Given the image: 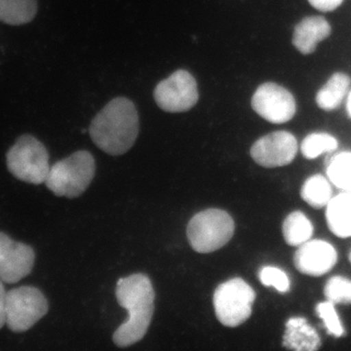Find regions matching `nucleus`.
<instances>
[{
  "label": "nucleus",
  "mask_w": 351,
  "mask_h": 351,
  "mask_svg": "<svg viewBox=\"0 0 351 351\" xmlns=\"http://www.w3.org/2000/svg\"><path fill=\"white\" fill-rule=\"evenodd\" d=\"M115 295L120 306L128 311L129 317L113 334V343L119 348H128L147 334L154 316L156 293L151 279L137 274L120 278Z\"/></svg>",
  "instance_id": "nucleus-1"
},
{
  "label": "nucleus",
  "mask_w": 351,
  "mask_h": 351,
  "mask_svg": "<svg viewBox=\"0 0 351 351\" xmlns=\"http://www.w3.org/2000/svg\"><path fill=\"white\" fill-rule=\"evenodd\" d=\"M140 130L137 108L126 98H115L101 110L90 125L94 144L110 156H122L135 144Z\"/></svg>",
  "instance_id": "nucleus-2"
},
{
  "label": "nucleus",
  "mask_w": 351,
  "mask_h": 351,
  "mask_svg": "<svg viewBox=\"0 0 351 351\" xmlns=\"http://www.w3.org/2000/svg\"><path fill=\"white\" fill-rule=\"evenodd\" d=\"M96 164L89 152L80 151L50 167L45 184L59 197H80L95 177Z\"/></svg>",
  "instance_id": "nucleus-3"
},
{
  "label": "nucleus",
  "mask_w": 351,
  "mask_h": 351,
  "mask_svg": "<svg viewBox=\"0 0 351 351\" xmlns=\"http://www.w3.org/2000/svg\"><path fill=\"white\" fill-rule=\"evenodd\" d=\"M234 230V221L228 212L221 209H207L193 217L186 233L193 250L208 254L228 244L232 239Z\"/></svg>",
  "instance_id": "nucleus-4"
},
{
  "label": "nucleus",
  "mask_w": 351,
  "mask_h": 351,
  "mask_svg": "<svg viewBox=\"0 0 351 351\" xmlns=\"http://www.w3.org/2000/svg\"><path fill=\"white\" fill-rule=\"evenodd\" d=\"M9 172L27 184L45 182L49 173V154L43 143L31 135L21 136L6 156Z\"/></svg>",
  "instance_id": "nucleus-5"
},
{
  "label": "nucleus",
  "mask_w": 351,
  "mask_h": 351,
  "mask_svg": "<svg viewBox=\"0 0 351 351\" xmlns=\"http://www.w3.org/2000/svg\"><path fill=\"white\" fill-rule=\"evenodd\" d=\"M255 300L256 292L246 281L230 279L215 291V313L223 326L239 327L251 317Z\"/></svg>",
  "instance_id": "nucleus-6"
},
{
  "label": "nucleus",
  "mask_w": 351,
  "mask_h": 351,
  "mask_svg": "<svg viewBox=\"0 0 351 351\" xmlns=\"http://www.w3.org/2000/svg\"><path fill=\"white\" fill-rule=\"evenodd\" d=\"M48 301L39 289L22 286L6 295V325L14 332L34 327L48 313Z\"/></svg>",
  "instance_id": "nucleus-7"
},
{
  "label": "nucleus",
  "mask_w": 351,
  "mask_h": 351,
  "mask_svg": "<svg viewBox=\"0 0 351 351\" xmlns=\"http://www.w3.org/2000/svg\"><path fill=\"white\" fill-rule=\"evenodd\" d=\"M157 106L164 112H188L197 104V83L191 73L178 69L156 85L154 92Z\"/></svg>",
  "instance_id": "nucleus-8"
},
{
  "label": "nucleus",
  "mask_w": 351,
  "mask_h": 351,
  "mask_svg": "<svg viewBox=\"0 0 351 351\" xmlns=\"http://www.w3.org/2000/svg\"><path fill=\"white\" fill-rule=\"evenodd\" d=\"M251 105L262 119L274 124L290 121L297 112L292 93L274 82H265L258 86L252 97Z\"/></svg>",
  "instance_id": "nucleus-9"
},
{
  "label": "nucleus",
  "mask_w": 351,
  "mask_h": 351,
  "mask_svg": "<svg viewBox=\"0 0 351 351\" xmlns=\"http://www.w3.org/2000/svg\"><path fill=\"white\" fill-rule=\"evenodd\" d=\"M298 149L297 138L292 133L276 131L258 138L252 145L250 154L258 165L271 169L292 163Z\"/></svg>",
  "instance_id": "nucleus-10"
},
{
  "label": "nucleus",
  "mask_w": 351,
  "mask_h": 351,
  "mask_svg": "<svg viewBox=\"0 0 351 351\" xmlns=\"http://www.w3.org/2000/svg\"><path fill=\"white\" fill-rule=\"evenodd\" d=\"M34 262L36 253L31 246L0 232V279L4 283L19 282L31 274Z\"/></svg>",
  "instance_id": "nucleus-11"
},
{
  "label": "nucleus",
  "mask_w": 351,
  "mask_h": 351,
  "mask_svg": "<svg viewBox=\"0 0 351 351\" xmlns=\"http://www.w3.org/2000/svg\"><path fill=\"white\" fill-rule=\"evenodd\" d=\"M338 263V252L322 239H311L298 247L294 255L295 269L307 276L329 274Z\"/></svg>",
  "instance_id": "nucleus-12"
},
{
  "label": "nucleus",
  "mask_w": 351,
  "mask_h": 351,
  "mask_svg": "<svg viewBox=\"0 0 351 351\" xmlns=\"http://www.w3.org/2000/svg\"><path fill=\"white\" fill-rule=\"evenodd\" d=\"M332 27L321 16H308L295 27L292 43L302 55L313 54L318 43L329 38Z\"/></svg>",
  "instance_id": "nucleus-13"
},
{
  "label": "nucleus",
  "mask_w": 351,
  "mask_h": 351,
  "mask_svg": "<svg viewBox=\"0 0 351 351\" xmlns=\"http://www.w3.org/2000/svg\"><path fill=\"white\" fill-rule=\"evenodd\" d=\"M282 346L290 350L316 351L320 350L321 338L306 318L295 316L286 322Z\"/></svg>",
  "instance_id": "nucleus-14"
},
{
  "label": "nucleus",
  "mask_w": 351,
  "mask_h": 351,
  "mask_svg": "<svg viewBox=\"0 0 351 351\" xmlns=\"http://www.w3.org/2000/svg\"><path fill=\"white\" fill-rule=\"evenodd\" d=\"M325 208L330 232L339 239L351 237V193L343 191L334 196Z\"/></svg>",
  "instance_id": "nucleus-15"
},
{
  "label": "nucleus",
  "mask_w": 351,
  "mask_h": 351,
  "mask_svg": "<svg viewBox=\"0 0 351 351\" xmlns=\"http://www.w3.org/2000/svg\"><path fill=\"white\" fill-rule=\"evenodd\" d=\"M350 83V77L346 73H334L316 95L318 107L326 112L338 108L348 94Z\"/></svg>",
  "instance_id": "nucleus-16"
},
{
  "label": "nucleus",
  "mask_w": 351,
  "mask_h": 351,
  "mask_svg": "<svg viewBox=\"0 0 351 351\" xmlns=\"http://www.w3.org/2000/svg\"><path fill=\"white\" fill-rule=\"evenodd\" d=\"M314 228L311 219L301 211L288 215L282 223L283 239L289 246L299 247L313 239Z\"/></svg>",
  "instance_id": "nucleus-17"
},
{
  "label": "nucleus",
  "mask_w": 351,
  "mask_h": 351,
  "mask_svg": "<svg viewBox=\"0 0 351 351\" xmlns=\"http://www.w3.org/2000/svg\"><path fill=\"white\" fill-rule=\"evenodd\" d=\"M301 197L307 205L314 209L326 207L332 198L331 182L323 175L311 176L302 184Z\"/></svg>",
  "instance_id": "nucleus-18"
},
{
  "label": "nucleus",
  "mask_w": 351,
  "mask_h": 351,
  "mask_svg": "<svg viewBox=\"0 0 351 351\" xmlns=\"http://www.w3.org/2000/svg\"><path fill=\"white\" fill-rule=\"evenodd\" d=\"M38 12L36 0H0V22L21 25L32 22Z\"/></svg>",
  "instance_id": "nucleus-19"
},
{
  "label": "nucleus",
  "mask_w": 351,
  "mask_h": 351,
  "mask_svg": "<svg viewBox=\"0 0 351 351\" xmlns=\"http://www.w3.org/2000/svg\"><path fill=\"white\" fill-rule=\"evenodd\" d=\"M328 180L336 188L351 193V152H343L332 157L327 167Z\"/></svg>",
  "instance_id": "nucleus-20"
},
{
  "label": "nucleus",
  "mask_w": 351,
  "mask_h": 351,
  "mask_svg": "<svg viewBox=\"0 0 351 351\" xmlns=\"http://www.w3.org/2000/svg\"><path fill=\"white\" fill-rule=\"evenodd\" d=\"M339 142L336 138L327 133H313L304 138L301 145L302 156L313 160L326 152L337 151Z\"/></svg>",
  "instance_id": "nucleus-21"
},
{
  "label": "nucleus",
  "mask_w": 351,
  "mask_h": 351,
  "mask_svg": "<svg viewBox=\"0 0 351 351\" xmlns=\"http://www.w3.org/2000/svg\"><path fill=\"white\" fill-rule=\"evenodd\" d=\"M327 301L335 304H351V280L345 276H335L324 286Z\"/></svg>",
  "instance_id": "nucleus-22"
},
{
  "label": "nucleus",
  "mask_w": 351,
  "mask_h": 351,
  "mask_svg": "<svg viewBox=\"0 0 351 351\" xmlns=\"http://www.w3.org/2000/svg\"><path fill=\"white\" fill-rule=\"evenodd\" d=\"M315 313L323 321L325 328L330 335L336 338H341L345 335V328L341 324L338 311L335 304L329 301L318 302L315 307Z\"/></svg>",
  "instance_id": "nucleus-23"
},
{
  "label": "nucleus",
  "mask_w": 351,
  "mask_h": 351,
  "mask_svg": "<svg viewBox=\"0 0 351 351\" xmlns=\"http://www.w3.org/2000/svg\"><path fill=\"white\" fill-rule=\"evenodd\" d=\"M261 283L267 287H274L277 292L287 293L290 291L291 281L283 269L276 267H263L258 272Z\"/></svg>",
  "instance_id": "nucleus-24"
},
{
  "label": "nucleus",
  "mask_w": 351,
  "mask_h": 351,
  "mask_svg": "<svg viewBox=\"0 0 351 351\" xmlns=\"http://www.w3.org/2000/svg\"><path fill=\"white\" fill-rule=\"evenodd\" d=\"M308 2L321 12H332L343 4V0H308Z\"/></svg>",
  "instance_id": "nucleus-25"
},
{
  "label": "nucleus",
  "mask_w": 351,
  "mask_h": 351,
  "mask_svg": "<svg viewBox=\"0 0 351 351\" xmlns=\"http://www.w3.org/2000/svg\"><path fill=\"white\" fill-rule=\"evenodd\" d=\"M6 295L3 281L0 279V329L6 324Z\"/></svg>",
  "instance_id": "nucleus-26"
},
{
  "label": "nucleus",
  "mask_w": 351,
  "mask_h": 351,
  "mask_svg": "<svg viewBox=\"0 0 351 351\" xmlns=\"http://www.w3.org/2000/svg\"><path fill=\"white\" fill-rule=\"evenodd\" d=\"M346 108H348V115L351 119V92L350 94L348 95V103H346Z\"/></svg>",
  "instance_id": "nucleus-27"
},
{
  "label": "nucleus",
  "mask_w": 351,
  "mask_h": 351,
  "mask_svg": "<svg viewBox=\"0 0 351 351\" xmlns=\"http://www.w3.org/2000/svg\"><path fill=\"white\" fill-rule=\"evenodd\" d=\"M348 260H350V265H351V251H350V256H348Z\"/></svg>",
  "instance_id": "nucleus-28"
}]
</instances>
